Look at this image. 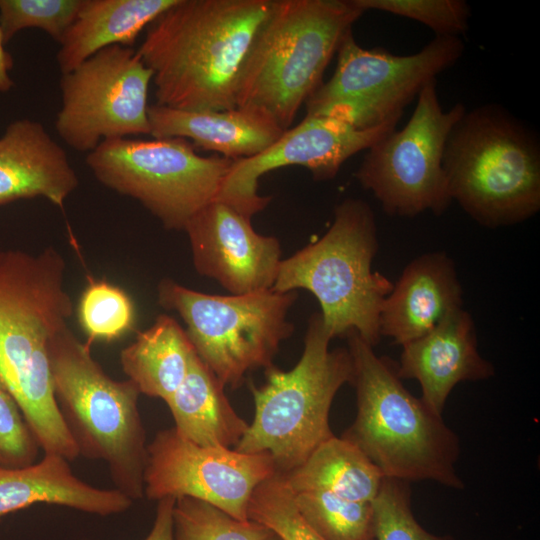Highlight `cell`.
Listing matches in <instances>:
<instances>
[{"instance_id":"obj_2","label":"cell","mask_w":540,"mask_h":540,"mask_svg":"<svg viewBox=\"0 0 540 540\" xmlns=\"http://www.w3.org/2000/svg\"><path fill=\"white\" fill-rule=\"evenodd\" d=\"M275 0H177L148 25L138 54L153 72L157 105L229 110Z\"/></svg>"},{"instance_id":"obj_5","label":"cell","mask_w":540,"mask_h":540,"mask_svg":"<svg viewBox=\"0 0 540 540\" xmlns=\"http://www.w3.org/2000/svg\"><path fill=\"white\" fill-rule=\"evenodd\" d=\"M363 13L353 0H275L244 65L237 107L288 129Z\"/></svg>"},{"instance_id":"obj_1","label":"cell","mask_w":540,"mask_h":540,"mask_svg":"<svg viewBox=\"0 0 540 540\" xmlns=\"http://www.w3.org/2000/svg\"><path fill=\"white\" fill-rule=\"evenodd\" d=\"M65 268L53 247L38 254L0 252V386L39 448L73 461L79 452L55 399L49 355L51 341L73 314Z\"/></svg>"},{"instance_id":"obj_31","label":"cell","mask_w":540,"mask_h":540,"mask_svg":"<svg viewBox=\"0 0 540 540\" xmlns=\"http://www.w3.org/2000/svg\"><path fill=\"white\" fill-rule=\"evenodd\" d=\"M410 483L384 477L372 501L375 540H453L422 527L411 508Z\"/></svg>"},{"instance_id":"obj_9","label":"cell","mask_w":540,"mask_h":540,"mask_svg":"<svg viewBox=\"0 0 540 540\" xmlns=\"http://www.w3.org/2000/svg\"><path fill=\"white\" fill-rule=\"evenodd\" d=\"M157 290L158 303L180 315L197 356L224 387L236 388L246 373L272 366L280 343L294 329L287 314L295 291L212 295L171 279H163Z\"/></svg>"},{"instance_id":"obj_10","label":"cell","mask_w":540,"mask_h":540,"mask_svg":"<svg viewBox=\"0 0 540 540\" xmlns=\"http://www.w3.org/2000/svg\"><path fill=\"white\" fill-rule=\"evenodd\" d=\"M337 52L333 75L305 102L306 116L373 129L398 123L419 92L460 59L464 44L459 37L435 36L417 53L400 56L364 49L350 31Z\"/></svg>"},{"instance_id":"obj_13","label":"cell","mask_w":540,"mask_h":540,"mask_svg":"<svg viewBox=\"0 0 540 540\" xmlns=\"http://www.w3.org/2000/svg\"><path fill=\"white\" fill-rule=\"evenodd\" d=\"M152 70L131 47H106L62 74L55 128L74 150L91 152L107 140L150 135Z\"/></svg>"},{"instance_id":"obj_7","label":"cell","mask_w":540,"mask_h":540,"mask_svg":"<svg viewBox=\"0 0 540 540\" xmlns=\"http://www.w3.org/2000/svg\"><path fill=\"white\" fill-rule=\"evenodd\" d=\"M378 247L369 204L345 199L335 207L333 222L319 240L281 260L271 289L311 292L331 338L355 331L374 347L381 338L382 304L393 287L384 275L372 271Z\"/></svg>"},{"instance_id":"obj_12","label":"cell","mask_w":540,"mask_h":540,"mask_svg":"<svg viewBox=\"0 0 540 540\" xmlns=\"http://www.w3.org/2000/svg\"><path fill=\"white\" fill-rule=\"evenodd\" d=\"M465 112L461 103L444 111L433 80L419 92L406 125L367 149L354 176L387 215L415 217L429 211L439 216L448 209L452 199L443 151L451 129Z\"/></svg>"},{"instance_id":"obj_24","label":"cell","mask_w":540,"mask_h":540,"mask_svg":"<svg viewBox=\"0 0 540 540\" xmlns=\"http://www.w3.org/2000/svg\"><path fill=\"white\" fill-rule=\"evenodd\" d=\"M195 353L186 331L162 314L121 351L120 362L140 394L166 402L184 381Z\"/></svg>"},{"instance_id":"obj_14","label":"cell","mask_w":540,"mask_h":540,"mask_svg":"<svg viewBox=\"0 0 540 540\" xmlns=\"http://www.w3.org/2000/svg\"><path fill=\"white\" fill-rule=\"evenodd\" d=\"M276 472L267 453L199 446L173 427L157 432L147 445L144 495L157 501L165 497H191L235 519L248 520L253 491Z\"/></svg>"},{"instance_id":"obj_23","label":"cell","mask_w":540,"mask_h":540,"mask_svg":"<svg viewBox=\"0 0 540 540\" xmlns=\"http://www.w3.org/2000/svg\"><path fill=\"white\" fill-rule=\"evenodd\" d=\"M165 403L174 429L199 446L235 447L248 428L228 401L223 384L196 353L184 381Z\"/></svg>"},{"instance_id":"obj_11","label":"cell","mask_w":540,"mask_h":540,"mask_svg":"<svg viewBox=\"0 0 540 540\" xmlns=\"http://www.w3.org/2000/svg\"><path fill=\"white\" fill-rule=\"evenodd\" d=\"M86 163L107 188L140 202L167 230L215 200L232 159L196 153L183 138L113 139L89 152Z\"/></svg>"},{"instance_id":"obj_30","label":"cell","mask_w":540,"mask_h":540,"mask_svg":"<svg viewBox=\"0 0 540 540\" xmlns=\"http://www.w3.org/2000/svg\"><path fill=\"white\" fill-rule=\"evenodd\" d=\"M82 0H0V31L6 44L26 28H38L60 42Z\"/></svg>"},{"instance_id":"obj_25","label":"cell","mask_w":540,"mask_h":540,"mask_svg":"<svg viewBox=\"0 0 540 540\" xmlns=\"http://www.w3.org/2000/svg\"><path fill=\"white\" fill-rule=\"evenodd\" d=\"M284 474L294 492L323 490L347 500L370 503L384 479L356 445L335 435L320 444L300 466Z\"/></svg>"},{"instance_id":"obj_29","label":"cell","mask_w":540,"mask_h":540,"mask_svg":"<svg viewBox=\"0 0 540 540\" xmlns=\"http://www.w3.org/2000/svg\"><path fill=\"white\" fill-rule=\"evenodd\" d=\"M247 516L268 528L280 540H325L298 511L284 473L276 472L255 488Z\"/></svg>"},{"instance_id":"obj_6","label":"cell","mask_w":540,"mask_h":540,"mask_svg":"<svg viewBox=\"0 0 540 540\" xmlns=\"http://www.w3.org/2000/svg\"><path fill=\"white\" fill-rule=\"evenodd\" d=\"M49 355L55 399L79 455L104 461L116 489L142 498L147 445L138 388L107 375L91 344L68 325L51 341Z\"/></svg>"},{"instance_id":"obj_16","label":"cell","mask_w":540,"mask_h":540,"mask_svg":"<svg viewBox=\"0 0 540 540\" xmlns=\"http://www.w3.org/2000/svg\"><path fill=\"white\" fill-rule=\"evenodd\" d=\"M196 271L233 295L273 287L281 262L277 238L257 233L251 217L213 200L187 223Z\"/></svg>"},{"instance_id":"obj_21","label":"cell","mask_w":540,"mask_h":540,"mask_svg":"<svg viewBox=\"0 0 540 540\" xmlns=\"http://www.w3.org/2000/svg\"><path fill=\"white\" fill-rule=\"evenodd\" d=\"M133 500L118 489H100L76 477L69 461L46 454L37 463L0 467V521L8 514L34 504L72 508L99 516L123 513Z\"/></svg>"},{"instance_id":"obj_34","label":"cell","mask_w":540,"mask_h":540,"mask_svg":"<svg viewBox=\"0 0 540 540\" xmlns=\"http://www.w3.org/2000/svg\"><path fill=\"white\" fill-rule=\"evenodd\" d=\"M175 501L173 497L158 500L152 528L143 540H175L173 521Z\"/></svg>"},{"instance_id":"obj_33","label":"cell","mask_w":540,"mask_h":540,"mask_svg":"<svg viewBox=\"0 0 540 540\" xmlns=\"http://www.w3.org/2000/svg\"><path fill=\"white\" fill-rule=\"evenodd\" d=\"M39 446L13 398L0 386V467L35 462Z\"/></svg>"},{"instance_id":"obj_17","label":"cell","mask_w":540,"mask_h":540,"mask_svg":"<svg viewBox=\"0 0 540 540\" xmlns=\"http://www.w3.org/2000/svg\"><path fill=\"white\" fill-rule=\"evenodd\" d=\"M402 348L397 375L400 379H416L421 400L438 415H442L458 383L495 375L493 364L478 351L474 320L463 307L448 313L432 330Z\"/></svg>"},{"instance_id":"obj_27","label":"cell","mask_w":540,"mask_h":540,"mask_svg":"<svg viewBox=\"0 0 540 540\" xmlns=\"http://www.w3.org/2000/svg\"><path fill=\"white\" fill-rule=\"evenodd\" d=\"M175 540H268L273 534L253 520H238L217 507L179 497L173 510Z\"/></svg>"},{"instance_id":"obj_19","label":"cell","mask_w":540,"mask_h":540,"mask_svg":"<svg viewBox=\"0 0 540 540\" xmlns=\"http://www.w3.org/2000/svg\"><path fill=\"white\" fill-rule=\"evenodd\" d=\"M79 179L66 152L37 121L10 123L0 138V207L42 197L62 208Z\"/></svg>"},{"instance_id":"obj_4","label":"cell","mask_w":540,"mask_h":540,"mask_svg":"<svg viewBox=\"0 0 540 540\" xmlns=\"http://www.w3.org/2000/svg\"><path fill=\"white\" fill-rule=\"evenodd\" d=\"M442 166L452 201L479 225L521 223L540 210V144L505 108L467 111L451 129Z\"/></svg>"},{"instance_id":"obj_35","label":"cell","mask_w":540,"mask_h":540,"mask_svg":"<svg viewBox=\"0 0 540 540\" xmlns=\"http://www.w3.org/2000/svg\"><path fill=\"white\" fill-rule=\"evenodd\" d=\"M4 46L5 43L0 31V92H8L14 86L9 74L13 66V59Z\"/></svg>"},{"instance_id":"obj_28","label":"cell","mask_w":540,"mask_h":540,"mask_svg":"<svg viewBox=\"0 0 540 540\" xmlns=\"http://www.w3.org/2000/svg\"><path fill=\"white\" fill-rule=\"evenodd\" d=\"M87 342H111L133 330L135 308L128 294L106 281L90 280L77 307Z\"/></svg>"},{"instance_id":"obj_32","label":"cell","mask_w":540,"mask_h":540,"mask_svg":"<svg viewBox=\"0 0 540 540\" xmlns=\"http://www.w3.org/2000/svg\"><path fill=\"white\" fill-rule=\"evenodd\" d=\"M364 12L378 10L418 21L436 36L459 37L471 15L464 0H353Z\"/></svg>"},{"instance_id":"obj_8","label":"cell","mask_w":540,"mask_h":540,"mask_svg":"<svg viewBox=\"0 0 540 540\" xmlns=\"http://www.w3.org/2000/svg\"><path fill=\"white\" fill-rule=\"evenodd\" d=\"M331 339L321 314L314 313L298 363L289 371L272 365L262 386H250L254 417L233 449L267 453L277 472L288 473L334 436L330 408L338 390L352 383L354 370L348 349L330 350Z\"/></svg>"},{"instance_id":"obj_18","label":"cell","mask_w":540,"mask_h":540,"mask_svg":"<svg viewBox=\"0 0 540 540\" xmlns=\"http://www.w3.org/2000/svg\"><path fill=\"white\" fill-rule=\"evenodd\" d=\"M462 305L463 290L453 259L443 251L424 253L404 268L384 299L380 335L403 346Z\"/></svg>"},{"instance_id":"obj_36","label":"cell","mask_w":540,"mask_h":540,"mask_svg":"<svg viewBox=\"0 0 540 540\" xmlns=\"http://www.w3.org/2000/svg\"><path fill=\"white\" fill-rule=\"evenodd\" d=\"M268 540H280L277 536L274 534L271 535V537Z\"/></svg>"},{"instance_id":"obj_22","label":"cell","mask_w":540,"mask_h":540,"mask_svg":"<svg viewBox=\"0 0 540 540\" xmlns=\"http://www.w3.org/2000/svg\"><path fill=\"white\" fill-rule=\"evenodd\" d=\"M177 0H82L76 18L60 40L57 62L68 73L98 51L130 47L143 28Z\"/></svg>"},{"instance_id":"obj_26","label":"cell","mask_w":540,"mask_h":540,"mask_svg":"<svg viewBox=\"0 0 540 540\" xmlns=\"http://www.w3.org/2000/svg\"><path fill=\"white\" fill-rule=\"evenodd\" d=\"M293 495L302 517L323 539L375 540L372 502L351 501L323 490Z\"/></svg>"},{"instance_id":"obj_15","label":"cell","mask_w":540,"mask_h":540,"mask_svg":"<svg viewBox=\"0 0 540 540\" xmlns=\"http://www.w3.org/2000/svg\"><path fill=\"white\" fill-rule=\"evenodd\" d=\"M396 125L392 122L373 129H358L330 117L305 116L263 152L232 160L215 200L252 217L271 200L257 192L258 180L264 174L298 165L307 168L315 180H330L347 159L371 147L395 130Z\"/></svg>"},{"instance_id":"obj_20","label":"cell","mask_w":540,"mask_h":540,"mask_svg":"<svg viewBox=\"0 0 540 540\" xmlns=\"http://www.w3.org/2000/svg\"><path fill=\"white\" fill-rule=\"evenodd\" d=\"M153 138H183L194 146L232 160L253 157L277 141L285 130L267 115L248 108L182 110L148 107Z\"/></svg>"},{"instance_id":"obj_3","label":"cell","mask_w":540,"mask_h":540,"mask_svg":"<svg viewBox=\"0 0 540 540\" xmlns=\"http://www.w3.org/2000/svg\"><path fill=\"white\" fill-rule=\"evenodd\" d=\"M346 338L357 414L342 437L356 445L384 477L409 483L430 480L464 489L455 468L460 454L456 433L404 387L394 362L376 355L355 331Z\"/></svg>"}]
</instances>
